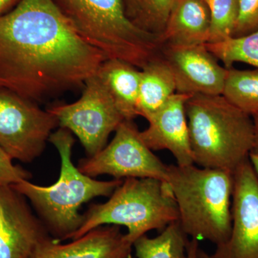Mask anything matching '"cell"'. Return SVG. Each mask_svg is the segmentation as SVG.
I'll list each match as a JSON object with an SVG mask.
<instances>
[{
    "instance_id": "obj_20",
    "label": "cell",
    "mask_w": 258,
    "mask_h": 258,
    "mask_svg": "<svg viewBox=\"0 0 258 258\" xmlns=\"http://www.w3.org/2000/svg\"><path fill=\"white\" fill-rule=\"evenodd\" d=\"M209 50L222 61L226 69L234 62H244L258 69V30L240 37H231L217 43L206 44Z\"/></svg>"
},
{
    "instance_id": "obj_21",
    "label": "cell",
    "mask_w": 258,
    "mask_h": 258,
    "mask_svg": "<svg viewBox=\"0 0 258 258\" xmlns=\"http://www.w3.org/2000/svg\"><path fill=\"white\" fill-rule=\"evenodd\" d=\"M210 13L208 43H217L232 37L238 17L240 0H204Z\"/></svg>"
},
{
    "instance_id": "obj_11",
    "label": "cell",
    "mask_w": 258,
    "mask_h": 258,
    "mask_svg": "<svg viewBox=\"0 0 258 258\" xmlns=\"http://www.w3.org/2000/svg\"><path fill=\"white\" fill-rule=\"evenodd\" d=\"M48 237L25 197L11 185L0 186V258H32Z\"/></svg>"
},
{
    "instance_id": "obj_10",
    "label": "cell",
    "mask_w": 258,
    "mask_h": 258,
    "mask_svg": "<svg viewBox=\"0 0 258 258\" xmlns=\"http://www.w3.org/2000/svg\"><path fill=\"white\" fill-rule=\"evenodd\" d=\"M212 258H258V177L248 159L233 173L232 230Z\"/></svg>"
},
{
    "instance_id": "obj_18",
    "label": "cell",
    "mask_w": 258,
    "mask_h": 258,
    "mask_svg": "<svg viewBox=\"0 0 258 258\" xmlns=\"http://www.w3.org/2000/svg\"><path fill=\"white\" fill-rule=\"evenodd\" d=\"M189 241L178 220L166 226L157 237L141 236L133 247L137 258H187Z\"/></svg>"
},
{
    "instance_id": "obj_1",
    "label": "cell",
    "mask_w": 258,
    "mask_h": 258,
    "mask_svg": "<svg viewBox=\"0 0 258 258\" xmlns=\"http://www.w3.org/2000/svg\"><path fill=\"white\" fill-rule=\"evenodd\" d=\"M107 59L52 0H20L0 16V88L37 104L83 87Z\"/></svg>"
},
{
    "instance_id": "obj_7",
    "label": "cell",
    "mask_w": 258,
    "mask_h": 258,
    "mask_svg": "<svg viewBox=\"0 0 258 258\" xmlns=\"http://www.w3.org/2000/svg\"><path fill=\"white\" fill-rule=\"evenodd\" d=\"M47 110L55 117L59 127L79 138L88 157L106 147L109 136L124 120L97 74L85 83L77 101L55 105Z\"/></svg>"
},
{
    "instance_id": "obj_29",
    "label": "cell",
    "mask_w": 258,
    "mask_h": 258,
    "mask_svg": "<svg viewBox=\"0 0 258 258\" xmlns=\"http://www.w3.org/2000/svg\"><path fill=\"white\" fill-rule=\"evenodd\" d=\"M254 128V149L258 151V112L252 115Z\"/></svg>"
},
{
    "instance_id": "obj_15",
    "label": "cell",
    "mask_w": 258,
    "mask_h": 258,
    "mask_svg": "<svg viewBox=\"0 0 258 258\" xmlns=\"http://www.w3.org/2000/svg\"><path fill=\"white\" fill-rule=\"evenodd\" d=\"M210 31V10L204 0H176L160 40L162 45H203Z\"/></svg>"
},
{
    "instance_id": "obj_9",
    "label": "cell",
    "mask_w": 258,
    "mask_h": 258,
    "mask_svg": "<svg viewBox=\"0 0 258 258\" xmlns=\"http://www.w3.org/2000/svg\"><path fill=\"white\" fill-rule=\"evenodd\" d=\"M115 132L114 138L101 152L80 160L78 168L81 172L92 178L107 174L115 179L166 181L168 165L146 145L133 120H123Z\"/></svg>"
},
{
    "instance_id": "obj_28",
    "label": "cell",
    "mask_w": 258,
    "mask_h": 258,
    "mask_svg": "<svg viewBox=\"0 0 258 258\" xmlns=\"http://www.w3.org/2000/svg\"><path fill=\"white\" fill-rule=\"evenodd\" d=\"M248 158L258 177V151L255 149L252 150V152L249 153Z\"/></svg>"
},
{
    "instance_id": "obj_30",
    "label": "cell",
    "mask_w": 258,
    "mask_h": 258,
    "mask_svg": "<svg viewBox=\"0 0 258 258\" xmlns=\"http://www.w3.org/2000/svg\"><path fill=\"white\" fill-rule=\"evenodd\" d=\"M198 258H212L211 255L207 253L205 250L199 247L198 252Z\"/></svg>"
},
{
    "instance_id": "obj_3",
    "label": "cell",
    "mask_w": 258,
    "mask_h": 258,
    "mask_svg": "<svg viewBox=\"0 0 258 258\" xmlns=\"http://www.w3.org/2000/svg\"><path fill=\"white\" fill-rule=\"evenodd\" d=\"M185 109L194 164L233 174L254 149L252 117L222 95H194Z\"/></svg>"
},
{
    "instance_id": "obj_12",
    "label": "cell",
    "mask_w": 258,
    "mask_h": 258,
    "mask_svg": "<svg viewBox=\"0 0 258 258\" xmlns=\"http://www.w3.org/2000/svg\"><path fill=\"white\" fill-rule=\"evenodd\" d=\"M160 54L174 74L176 93L189 96L222 95L227 69L219 63L206 44L163 45Z\"/></svg>"
},
{
    "instance_id": "obj_4",
    "label": "cell",
    "mask_w": 258,
    "mask_h": 258,
    "mask_svg": "<svg viewBox=\"0 0 258 258\" xmlns=\"http://www.w3.org/2000/svg\"><path fill=\"white\" fill-rule=\"evenodd\" d=\"M166 181L186 235L216 246L228 240L232 230L233 174L195 164H172L168 165Z\"/></svg>"
},
{
    "instance_id": "obj_5",
    "label": "cell",
    "mask_w": 258,
    "mask_h": 258,
    "mask_svg": "<svg viewBox=\"0 0 258 258\" xmlns=\"http://www.w3.org/2000/svg\"><path fill=\"white\" fill-rule=\"evenodd\" d=\"M76 32L108 59L143 69L159 53V37L128 18L123 0H52Z\"/></svg>"
},
{
    "instance_id": "obj_24",
    "label": "cell",
    "mask_w": 258,
    "mask_h": 258,
    "mask_svg": "<svg viewBox=\"0 0 258 258\" xmlns=\"http://www.w3.org/2000/svg\"><path fill=\"white\" fill-rule=\"evenodd\" d=\"M13 160L9 154L0 147V186L17 184L23 180H29L31 176L28 171L15 165Z\"/></svg>"
},
{
    "instance_id": "obj_13",
    "label": "cell",
    "mask_w": 258,
    "mask_h": 258,
    "mask_svg": "<svg viewBox=\"0 0 258 258\" xmlns=\"http://www.w3.org/2000/svg\"><path fill=\"white\" fill-rule=\"evenodd\" d=\"M191 96L176 93L148 119L149 126L140 137L151 150H167L176 164H194L185 103Z\"/></svg>"
},
{
    "instance_id": "obj_2",
    "label": "cell",
    "mask_w": 258,
    "mask_h": 258,
    "mask_svg": "<svg viewBox=\"0 0 258 258\" xmlns=\"http://www.w3.org/2000/svg\"><path fill=\"white\" fill-rule=\"evenodd\" d=\"M48 142L60 154L58 180L47 186L32 184L29 180L11 186L30 202L49 233L56 240H68L82 225L83 215L79 210L83 204L98 197L111 196L123 179L99 181L81 172L73 164L75 139L67 129L59 127Z\"/></svg>"
},
{
    "instance_id": "obj_6",
    "label": "cell",
    "mask_w": 258,
    "mask_h": 258,
    "mask_svg": "<svg viewBox=\"0 0 258 258\" xmlns=\"http://www.w3.org/2000/svg\"><path fill=\"white\" fill-rule=\"evenodd\" d=\"M71 240L104 225L123 226L132 244L154 230H164L179 220V212L167 181L154 178H127L103 204L91 205Z\"/></svg>"
},
{
    "instance_id": "obj_27",
    "label": "cell",
    "mask_w": 258,
    "mask_h": 258,
    "mask_svg": "<svg viewBox=\"0 0 258 258\" xmlns=\"http://www.w3.org/2000/svg\"><path fill=\"white\" fill-rule=\"evenodd\" d=\"M199 247V241L191 239L187 246V258H198Z\"/></svg>"
},
{
    "instance_id": "obj_31",
    "label": "cell",
    "mask_w": 258,
    "mask_h": 258,
    "mask_svg": "<svg viewBox=\"0 0 258 258\" xmlns=\"http://www.w3.org/2000/svg\"><path fill=\"white\" fill-rule=\"evenodd\" d=\"M125 258H134V257H133V256H132V254H128V255L127 256V257H125Z\"/></svg>"
},
{
    "instance_id": "obj_22",
    "label": "cell",
    "mask_w": 258,
    "mask_h": 258,
    "mask_svg": "<svg viewBox=\"0 0 258 258\" xmlns=\"http://www.w3.org/2000/svg\"><path fill=\"white\" fill-rule=\"evenodd\" d=\"M176 0H142L137 18L133 20L139 28L160 37Z\"/></svg>"
},
{
    "instance_id": "obj_17",
    "label": "cell",
    "mask_w": 258,
    "mask_h": 258,
    "mask_svg": "<svg viewBox=\"0 0 258 258\" xmlns=\"http://www.w3.org/2000/svg\"><path fill=\"white\" fill-rule=\"evenodd\" d=\"M176 93L174 74L159 53L141 70L139 115L148 119Z\"/></svg>"
},
{
    "instance_id": "obj_8",
    "label": "cell",
    "mask_w": 258,
    "mask_h": 258,
    "mask_svg": "<svg viewBox=\"0 0 258 258\" xmlns=\"http://www.w3.org/2000/svg\"><path fill=\"white\" fill-rule=\"evenodd\" d=\"M59 123L50 112L0 88V147L13 159L30 163L40 157Z\"/></svg>"
},
{
    "instance_id": "obj_14",
    "label": "cell",
    "mask_w": 258,
    "mask_h": 258,
    "mask_svg": "<svg viewBox=\"0 0 258 258\" xmlns=\"http://www.w3.org/2000/svg\"><path fill=\"white\" fill-rule=\"evenodd\" d=\"M132 247L119 226L104 225L67 244L48 237L32 258H125L132 254Z\"/></svg>"
},
{
    "instance_id": "obj_26",
    "label": "cell",
    "mask_w": 258,
    "mask_h": 258,
    "mask_svg": "<svg viewBox=\"0 0 258 258\" xmlns=\"http://www.w3.org/2000/svg\"><path fill=\"white\" fill-rule=\"evenodd\" d=\"M20 0H0V16L15 8Z\"/></svg>"
},
{
    "instance_id": "obj_25",
    "label": "cell",
    "mask_w": 258,
    "mask_h": 258,
    "mask_svg": "<svg viewBox=\"0 0 258 258\" xmlns=\"http://www.w3.org/2000/svg\"><path fill=\"white\" fill-rule=\"evenodd\" d=\"M123 2L127 16L133 21L140 11L142 0H123Z\"/></svg>"
},
{
    "instance_id": "obj_19",
    "label": "cell",
    "mask_w": 258,
    "mask_h": 258,
    "mask_svg": "<svg viewBox=\"0 0 258 258\" xmlns=\"http://www.w3.org/2000/svg\"><path fill=\"white\" fill-rule=\"evenodd\" d=\"M222 96L241 111L252 116L258 112V69H227Z\"/></svg>"
},
{
    "instance_id": "obj_16",
    "label": "cell",
    "mask_w": 258,
    "mask_h": 258,
    "mask_svg": "<svg viewBox=\"0 0 258 258\" xmlns=\"http://www.w3.org/2000/svg\"><path fill=\"white\" fill-rule=\"evenodd\" d=\"M124 120L139 116L141 71L133 64L107 59L97 72Z\"/></svg>"
},
{
    "instance_id": "obj_23",
    "label": "cell",
    "mask_w": 258,
    "mask_h": 258,
    "mask_svg": "<svg viewBox=\"0 0 258 258\" xmlns=\"http://www.w3.org/2000/svg\"><path fill=\"white\" fill-rule=\"evenodd\" d=\"M258 30V0H240L238 17L232 37L249 35Z\"/></svg>"
}]
</instances>
